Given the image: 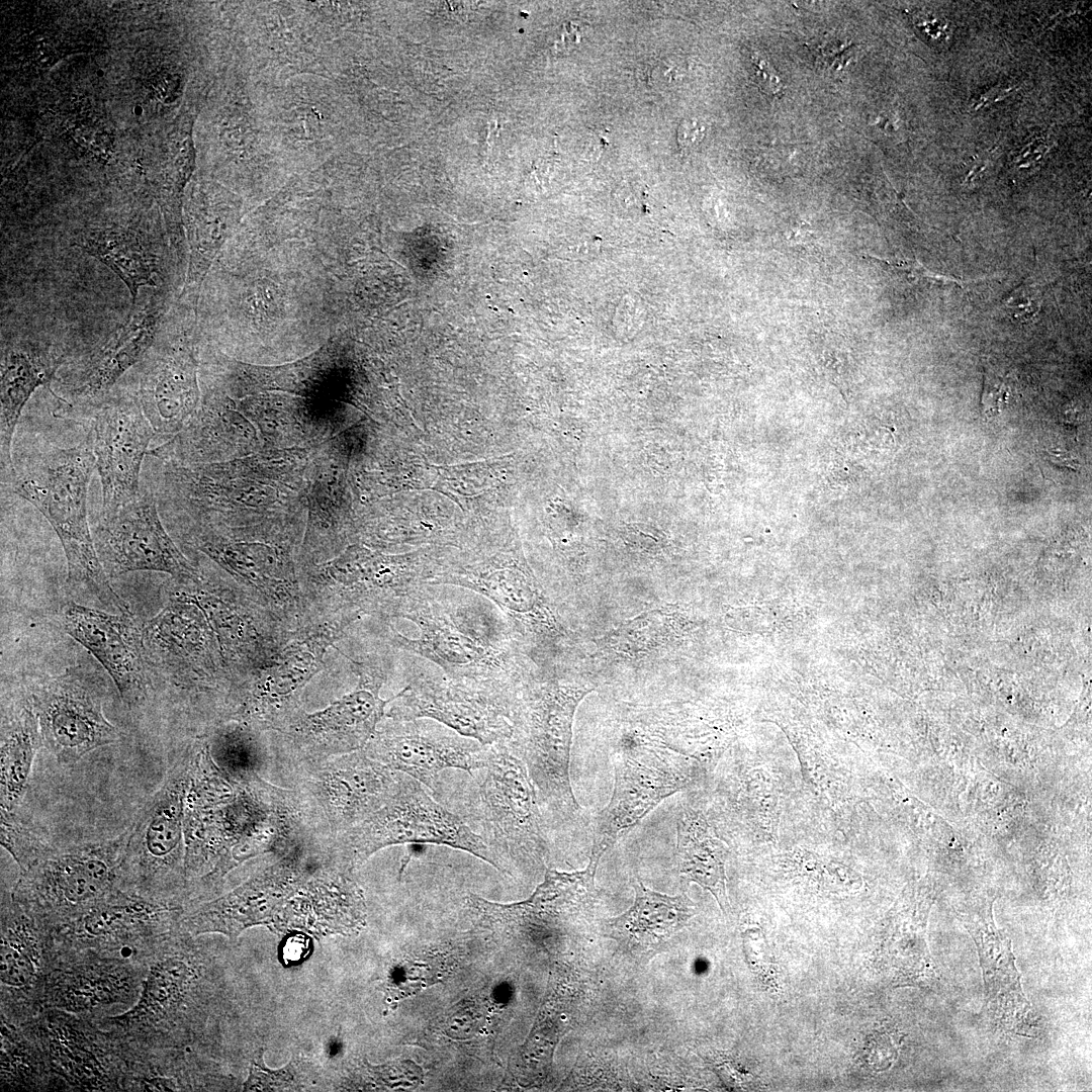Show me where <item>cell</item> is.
Wrapping results in <instances>:
<instances>
[{
    "label": "cell",
    "mask_w": 1092,
    "mask_h": 1092,
    "mask_svg": "<svg viewBox=\"0 0 1092 1092\" xmlns=\"http://www.w3.org/2000/svg\"><path fill=\"white\" fill-rule=\"evenodd\" d=\"M518 687L418 669L396 694L388 717L433 719L482 745L507 742Z\"/></svg>",
    "instance_id": "8"
},
{
    "label": "cell",
    "mask_w": 1092,
    "mask_h": 1092,
    "mask_svg": "<svg viewBox=\"0 0 1092 1092\" xmlns=\"http://www.w3.org/2000/svg\"><path fill=\"white\" fill-rule=\"evenodd\" d=\"M130 827L118 837L55 849L21 871L11 899L36 923H70L119 889Z\"/></svg>",
    "instance_id": "4"
},
{
    "label": "cell",
    "mask_w": 1092,
    "mask_h": 1092,
    "mask_svg": "<svg viewBox=\"0 0 1092 1092\" xmlns=\"http://www.w3.org/2000/svg\"><path fill=\"white\" fill-rule=\"evenodd\" d=\"M191 763H179L130 827L119 870L120 889L166 904V878L185 862L184 806Z\"/></svg>",
    "instance_id": "9"
},
{
    "label": "cell",
    "mask_w": 1092,
    "mask_h": 1092,
    "mask_svg": "<svg viewBox=\"0 0 1092 1092\" xmlns=\"http://www.w3.org/2000/svg\"><path fill=\"white\" fill-rule=\"evenodd\" d=\"M614 790L597 817L589 861L601 857L616 841L663 799L690 786L699 776L692 757L660 746H632L618 754Z\"/></svg>",
    "instance_id": "10"
},
{
    "label": "cell",
    "mask_w": 1092,
    "mask_h": 1092,
    "mask_svg": "<svg viewBox=\"0 0 1092 1092\" xmlns=\"http://www.w3.org/2000/svg\"><path fill=\"white\" fill-rule=\"evenodd\" d=\"M359 684L326 710L307 715L300 731L304 744L321 755L346 754L363 749L384 716L385 706L393 701L382 700L379 691L384 680L380 665L358 664Z\"/></svg>",
    "instance_id": "17"
},
{
    "label": "cell",
    "mask_w": 1092,
    "mask_h": 1092,
    "mask_svg": "<svg viewBox=\"0 0 1092 1092\" xmlns=\"http://www.w3.org/2000/svg\"><path fill=\"white\" fill-rule=\"evenodd\" d=\"M64 356L50 348L28 342L8 344L1 359V483L8 488L15 467L11 446L21 412L35 389L50 384Z\"/></svg>",
    "instance_id": "20"
},
{
    "label": "cell",
    "mask_w": 1092,
    "mask_h": 1092,
    "mask_svg": "<svg viewBox=\"0 0 1092 1092\" xmlns=\"http://www.w3.org/2000/svg\"><path fill=\"white\" fill-rule=\"evenodd\" d=\"M560 39L563 42V47L573 48L580 41L579 27L573 23H567L561 33Z\"/></svg>",
    "instance_id": "33"
},
{
    "label": "cell",
    "mask_w": 1092,
    "mask_h": 1092,
    "mask_svg": "<svg viewBox=\"0 0 1092 1092\" xmlns=\"http://www.w3.org/2000/svg\"><path fill=\"white\" fill-rule=\"evenodd\" d=\"M706 126L697 119H685L677 128V143L682 150L697 148L705 136Z\"/></svg>",
    "instance_id": "31"
},
{
    "label": "cell",
    "mask_w": 1092,
    "mask_h": 1092,
    "mask_svg": "<svg viewBox=\"0 0 1092 1092\" xmlns=\"http://www.w3.org/2000/svg\"><path fill=\"white\" fill-rule=\"evenodd\" d=\"M146 655L166 666L187 660L209 666V634L202 616L190 600L170 601L142 630Z\"/></svg>",
    "instance_id": "22"
},
{
    "label": "cell",
    "mask_w": 1092,
    "mask_h": 1092,
    "mask_svg": "<svg viewBox=\"0 0 1092 1092\" xmlns=\"http://www.w3.org/2000/svg\"><path fill=\"white\" fill-rule=\"evenodd\" d=\"M143 981L125 961L74 963L47 972L39 999L44 1007L85 1013L129 1003Z\"/></svg>",
    "instance_id": "19"
},
{
    "label": "cell",
    "mask_w": 1092,
    "mask_h": 1092,
    "mask_svg": "<svg viewBox=\"0 0 1092 1092\" xmlns=\"http://www.w3.org/2000/svg\"><path fill=\"white\" fill-rule=\"evenodd\" d=\"M440 844L469 852L498 870L483 839L460 817L434 801L415 779L399 772L395 790L367 819L343 833L340 845L351 866L396 844Z\"/></svg>",
    "instance_id": "7"
},
{
    "label": "cell",
    "mask_w": 1092,
    "mask_h": 1092,
    "mask_svg": "<svg viewBox=\"0 0 1092 1092\" xmlns=\"http://www.w3.org/2000/svg\"><path fill=\"white\" fill-rule=\"evenodd\" d=\"M398 775L361 749L327 761L310 784L332 828L344 833L385 804Z\"/></svg>",
    "instance_id": "16"
},
{
    "label": "cell",
    "mask_w": 1092,
    "mask_h": 1092,
    "mask_svg": "<svg viewBox=\"0 0 1092 1092\" xmlns=\"http://www.w3.org/2000/svg\"><path fill=\"white\" fill-rule=\"evenodd\" d=\"M970 933L979 949L986 994L993 1012L1008 1029L1024 1031L1029 1004L1021 990L1009 939L992 923Z\"/></svg>",
    "instance_id": "23"
},
{
    "label": "cell",
    "mask_w": 1092,
    "mask_h": 1092,
    "mask_svg": "<svg viewBox=\"0 0 1092 1092\" xmlns=\"http://www.w3.org/2000/svg\"><path fill=\"white\" fill-rule=\"evenodd\" d=\"M1 843L21 871L41 856L50 845L16 820L12 812L1 811Z\"/></svg>",
    "instance_id": "29"
},
{
    "label": "cell",
    "mask_w": 1092,
    "mask_h": 1092,
    "mask_svg": "<svg viewBox=\"0 0 1092 1092\" xmlns=\"http://www.w3.org/2000/svg\"><path fill=\"white\" fill-rule=\"evenodd\" d=\"M476 816L479 836L495 857L498 870L543 863L547 842L538 796L525 763L507 742L487 745L486 764L479 768Z\"/></svg>",
    "instance_id": "6"
},
{
    "label": "cell",
    "mask_w": 1092,
    "mask_h": 1092,
    "mask_svg": "<svg viewBox=\"0 0 1092 1092\" xmlns=\"http://www.w3.org/2000/svg\"><path fill=\"white\" fill-rule=\"evenodd\" d=\"M62 623L65 631L105 668L127 707L146 700L147 655L142 630L131 615L110 614L68 602L62 608Z\"/></svg>",
    "instance_id": "15"
},
{
    "label": "cell",
    "mask_w": 1092,
    "mask_h": 1092,
    "mask_svg": "<svg viewBox=\"0 0 1092 1092\" xmlns=\"http://www.w3.org/2000/svg\"><path fill=\"white\" fill-rule=\"evenodd\" d=\"M159 301L139 308L106 342L92 352L69 388L71 400L59 407L60 417H80L131 366L142 360L154 343L162 317Z\"/></svg>",
    "instance_id": "18"
},
{
    "label": "cell",
    "mask_w": 1092,
    "mask_h": 1092,
    "mask_svg": "<svg viewBox=\"0 0 1092 1092\" xmlns=\"http://www.w3.org/2000/svg\"><path fill=\"white\" fill-rule=\"evenodd\" d=\"M0 979L2 988L28 993L39 990L43 982L44 942L40 926L12 899L2 907Z\"/></svg>",
    "instance_id": "27"
},
{
    "label": "cell",
    "mask_w": 1092,
    "mask_h": 1092,
    "mask_svg": "<svg viewBox=\"0 0 1092 1092\" xmlns=\"http://www.w3.org/2000/svg\"><path fill=\"white\" fill-rule=\"evenodd\" d=\"M73 246L113 271L126 285L132 304L141 287L156 285L157 255L148 241L133 230L121 226L91 229L77 237Z\"/></svg>",
    "instance_id": "24"
},
{
    "label": "cell",
    "mask_w": 1092,
    "mask_h": 1092,
    "mask_svg": "<svg viewBox=\"0 0 1092 1092\" xmlns=\"http://www.w3.org/2000/svg\"><path fill=\"white\" fill-rule=\"evenodd\" d=\"M84 417L92 422V448L102 487V513H109L140 494L143 459L156 434L136 396L99 399L81 419Z\"/></svg>",
    "instance_id": "14"
},
{
    "label": "cell",
    "mask_w": 1092,
    "mask_h": 1092,
    "mask_svg": "<svg viewBox=\"0 0 1092 1092\" xmlns=\"http://www.w3.org/2000/svg\"><path fill=\"white\" fill-rule=\"evenodd\" d=\"M308 948V941L305 936L293 935L287 938L282 947V959L287 964H295L305 957Z\"/></svg>",
    "instance_id": "32"
},
{
    "label": "cell",
    "mask_w": 1092,
    "mask_h": 1092,
    "mask_svg": "<svg viewBox=\"0 0 1092 1092\" xmlns=\"http://www.w3.org/2000/svg\"><path fill=\"white\" fill-rule=\"evenodd\" d=\"M196 397L195 364L187 350L167 349L147 365L139 399L156 437L167 442L176 436Z\"/></svg>",
    "instance_id": "21"
},
{
    "label": "cell",
    "mask_w": 1092,
    "mask_h": 1092,
    "mask_svg": "<svg viewBox=\"0 0 1092 1092\" xmlns=\"http://www.w3.org/2000/svg\"><path fill=\"white\" fill-rule=\"evenodd\" d=\"M157 502L153 492L141 490L134 499L102 513L93 540L108 576L156 571L180 580L197 579L195 570L167 534Z\"/></svg>",
    "instance_id": "12"
},
{
    "label": "cell",
    "mask_w": 1092,
    "mask_h": 1092,
    "mask_svg": "<svg viewBox=\"0 0 1092 1092\" xmlns=\"http://www.w3.org/2000/svg\"><path fill=\"white\" fill-rule=\"evenodd\" d=\"M635 901L629 910L609 924L619 933L642 945H655L676 932L696 913L686 896H668L646 888L639 880L634 885Z\"/></svg>",
    "instance_id": "28"
},
{
    "label": "cell",
    "mask_w": 1092,
    "mask_h": 1092,
    "mask_svg": "<svg viewBox=\"0 0 1092 1092\" xmlns=\"http://www.w3.org/2000/svg\"><path fill=\"white\" fill-rule=\"evenodd\" d=\"M365 753L389 769L404 774L434 793L440 788V774L459 768L472 775L486 764L487 745L463 736L429 718L394 720L375 731Z\"/></svg>",
    "instance_id": "13"
},
{
    "label": "cell",
    "mask_w": 1092,
    "mask_h": 1092,
    "mask_svg": "<svg viewBox=\"0 0 1092 1092\" xmlns=\"http://www.w3.org/2000/svg\"><path fill=\"white\" fill-rule=\"evenodd\" d=\"M28 699L42 742L59 762L73 763L86 753L119 739L104 716L102 697L89 677L68 670L36 684Z\"/></svg>",
    "instance_id": "11"
},
{
    "label": "cell",
    "mask_w": 1092,
    "mask_h": 1092,
    "mask_svg": "<svg viewBox=\"0 0 1092 1092\" xmlns=\"http://www.w3.org/2000/svg\"><path fill=\"white\" fill-rule=\"evenodd\" d=\"M429 584L460 586L489 600L508 620L526 656L547 663L567 648L569 633L553 599L519 561L490 557L438 563Z\"/></svg>",
    "instance_id": "5"
},
{
    "label": "cell",
    "mask_w": 1092,
    "mask_h": 1092,
    "mask_svg": "<svg viewBox=\"0 0 1092 1092\" xmlns=\"http://www.w3.org/2000/svg\"><path fill=\"white\" fill-rule=\"evenodd\" d=\"M751 63L755 68L754 75L760 90L769 96H780L783 93V83L768 59L754 52L751 54Z\"/></svg>",
    "instance_id": "30"
},
{
    "label": "cell",
    "mask_w": 1092,
    "mask_h": 1092,
    "mask_svg": "<svg viewBox=\"0 0 1092 1092\" xmlns=\"http://www.w3.org/2000/svg\"><path fill=\"white\" fill-rule=\"evenodd\" d=\"M394 617L419 629L416 638L393 627L391 644L435 663L456 678L518 687L530 673L526 655L502 612L486 598L448 584H422Z\"/></svg>",
    "instance_id": "1"
},
{
    "label": "cell",
    "mask_w": 1092,
    "mask_h": 1092,
    "mask_svg": "<svg viewBox=\"0 0 1092 1092\" xmlns=\"http://www.w3.org/2000/svg\"><path fill=\"white\" fill-rule=\"evenodd\" d=\"M675 855L679 875L711 892L725 912L727 849L705 817L691 808L685 809L677 819Z\"/></svg>",
    "instance_id": "25"
},
{
    "label": "cell",
    "mask_w": 1092,
    "mask_h": 1092,
    "mask_svg": "<svg viewBox=\"0 0 1092 1092\" xmlns=\"http://www.w3.org/2000/svg\"><path fill=\"white\" fill-rule=\"evenodd\" d=\"M1 811L13 812L25 792L34 755L42 736L29 699L2 710Z\"/></svg>",
    "instance_id": "26"
},
{
    "label": "cell",
    "mask_w": 1092,
    "mask_h": 1092,
    "mask_svg": "<svg viewBox=\"0 0 1092 1092\" xmlns=\"http://www.w3.org/2000/svg\"><path fill=\"white\" fill-rule=\"evenodd\" d=\"M8 487L31 503L57 533L67 559L68 579L102 604L131 615L105 572L90 531L87 494L95 467L93 448L49 446L14 464Z\"/></svg>",
    "instance_id": "2"
},
{
    "label": "cell",
    "mask_w": 1092,
    "mask_h": 1092,
    "mask_svg": "<svg viewBox=\"0 0 1092 1092\" xmlns=\"http://www.w3.org/2000/svg\"><path fill=\"white\" fill-rule=\"evenodd\" d=\"M588 692L556 676L536 680L529 675L518 687L513 704L507 744L525 763L538 798L563 817L579 809L570 784V748L574 713Z\"/></svg>",
    "instance_id": "3"
}]
</instances>
